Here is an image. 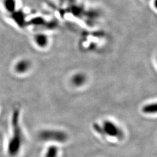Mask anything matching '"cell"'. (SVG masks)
<instances>
[{"label":"cell","instance_id":"obj_3","mask_svg":"<svg viewBox=\"0 0 157 157\" xmlns=\"http://www.w3.org/2000/svg\"><path fill=\"white\" fill-rule=\"evenodd\" d=\"M38 137L40 140L48 144L57 145L67 143L69 136L65 130L58 128H46L40 131Z\"/></svg>","mask_w":157,"mask_h":157},{"label":"cell","instance_id":"obj_10","mask_svg":"<svg viewBox=\"0 0 157 157\" xmlns=\"http://www.w3.org/2000/svg\"><path fill=\"white\" fill-rule=\"evenodd\" d=\"M86 81V78L83 74L78 73L75 75L71 78V83L73 86L80 87L85 84Z\"/></svg>","mask_w":157,"mask_h":157},{"label":"cell","instance_id":"obj_4","mask_svg":"<svg viewBox=\"0 0 157 157\" xmlns=\"http://www.w3.org/2000/svg\"><path fill=\"white\" fill-rule=\"evenodd\" d=\"M141 112L147 116H154L157 114V105L156 101H151L144 104L141 108Z\"/></svg>","mask_w":157,"mask_h":157},{"label":"cell","instance_id":"obj_7","mask_svg":"<svg viewBox=\"0 0 157 157\" xmlns=\"http://www.w3.org/2000/svg\"><path fill=\"white\" fill-rule=\"evenodd\" d=\"M11 17L14 22L16 23L17 25L21 28H23V26H25V24L26 23L25 13L21 11L16 10L14 12L12 13Z\"/></svg>","mask_w":157,"mask_h":157},{"label":"cell","instance_id":"obj_1","mask_svg":"<svg viewBox=\"0 0 157 157\" xmlns=\"http://www.w3.org/2000/svg\"><path fill=\"white\" fill-rule=\"evenodd\" d=\"M25 140L21 120L20 110L15 109L10 119V132L6 144V152L9 157H18L22 151Z\"/></svg>","mask_w":157,"mask_h":157},{"label":"cell","instance_id":"obj_6","mask_svg":"<svg viewBox=\"0 0 157 157\" xmlns=\"http://www.w3.org/2000/svg\"><path fill=\"white\" fill-rule=\"evenodd\" d=\"M60 152L59 145L48 144L43 152V157H59Z\"/></svg>","mask_w":157,"mask_h":157},{"label":"cell","instance_id":"obj_2","mask_svg":"<svg viewBox=\"0 0 157 157\" xmlns=\"http://www.w3.org/2000/svg\"><path fill=\"white\" fill-rule=\"evenodd\" d=\"M94 130L98 135L112 140L121 141L124 138V132L120 124L110 119H104L94 124Z\"/></svg>","mask_w":157,"mask_h":157},{"label":"cell","instance_id":"obj_8","mask_svg":"<svg viewBox=\"0 0 157 157\" xmlns=\"http://www.w3.org/2000/svg\"><path fill=\"white\" fill-rule=\"evenodd\" d=\"M34 41L36 45L40 48H44L48 45V38L44 34H37L34 37Z\"/></svg>","mask_w":157,"mask_h":157},{"label":"cell","instance_id":"obj_11","mask_svg":"<svg viewBox=\"0 0 157 157\" xmlns=\"http://www.w3.org/2000/svg\"><path fill=\"white\" fill-rule=\"evenodd\" d=\"M2 134L1 132L0 131V142H1V141L2 140Z\"/></svg>","mask_w":157,"mask_h":157},{"label":"cell","instance_id":"obj_9","mask_svg":"<svg viewBox=\"0 0 157 157\" xmlns=\"http://www.w3.org/2000/svg\"><path fill=\"white\" fill-rule=\"evenodd\" d=\"M2 6L6 11L11 14L17 10V0H2Z\"/></svg>","mask_w":157,"mask_h":157},{"label":"cell","instance_id":"obj_5","mask_svg":"<svg viewBox=\"0 0 157 157\" xmlns=\"http://www.w3.org/2000/svg\"><path fill=\"white\" fill-rule=\"evenodd\" d=\"M31 67L30 62L26 59H22L15 63L14 70L17 74H24L28 72Z\"/></svg>","mask_w":157,"mask_h":157}]
</instances>
